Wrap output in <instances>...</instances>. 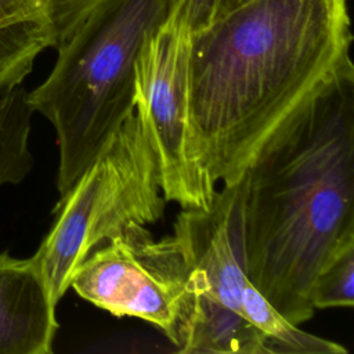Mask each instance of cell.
Listing matches in <instances>:
<instances>
[{
    "label": "cell",
    "instance_id": "obj_10",
    "mask_svg": "<svg viewBox=\"0 0 354 354\" xmlns=\"http://www.w3.org/2000/svg\"><path fill=\"white\" fill-rule=\"evenodd\" d=\"M55 35L40 0H0V90L19 86Z\"/></svg>",
    "mask_w": 354,
    "mask_h": 354
},
{
    "label": "cell",
    "instance_id": "obj_14",
    "mask_svg": "<svg viewBox=\"0 0 354 354\" xmlns=\"http://www.w3.org/2000/svg\"><path fill=\"white\" fill-rule=\"evenodd\" d=\"M177 1V0H176ZM188 12L192 32L207 26L223 14L231 11L246 0H183Z\"/></svg>",
    "mask_w": 354,
    "mask_h": 354
},
{
    "label": "cell",
    "instance_id": "obj_2",
    "mask_svg": "<svg viewBox=\"0 0 354 354\" xmlns=\"http://www.w3.org/2000/svg\"><path fill=\"white\" fill-rule=\"evenodd\" d=\"M245 173L248 275L299 326L315 311V275L354 241V76L313 100Z\"/></svg>",
    "mask_w": 354,
    "mask_h": 354
},
{
    "label": "cell",
    "instance_id": "obj_11",
    "mask_svg": "<svg viewBox=\"0 0 354 354\" xmlns=\"http://www.w3.org/2000/svg\"><path fill=\"white\" fill-rule=\"evenodd\" d=\"M33 112L21 84L0 90V187L18 184L33 166L29 149Z\"/></svg>",
    "mask_w": 354,
    "mask_h": 354
},
{
    "label": "cell",
    "instance_id": "obj_1",
    "mask_svg": "<svg viewBox=\"0 0 354 354\" xmlns=\"http://www.w3.org/2000/svg\"><path fill=\"white\" fill-rule=\"evenodd\" d=\"M348 0H246L191 36V142L223 185L313 100L354 76Z\"/></svg>",
    "mask_w": 354,
    "mask_h": 354
},
{
    "label": "cell",
    "instance_id": "obj_3",
    "mask_svg": "<svg viewBox=\"0 0 354 354\" xmlns=\"http://www.w3.org/2000/svg\"><path fill=\"white\" fill-rule=\"evenodd\" d=\"M174 3L102 0L55 47L58 57L47 79L28 91L33 111L57 134L61 196L134 112L137 57Z\"/></svg>",
    "mask_w": 354,
    "mask_h": 354
},
{
    "label": "cell",
    "instance_id": "obj_4",
    "mask_svg": "<svg viewBox=\"0 0 354 354\" xmlns=\"http://www.w3.org/2000/svg\"><path fill=\"white\" fill-rule=\"evenodd\" d=\"M165 205L153 151L133 112L61 196L54 224L32 256L53 301L62 299L93 250L129 225L156 223Z\"/></svg>",
    "mask_w": 354,
    "mask_h": 354
},
{
    "label": "cell",
    "instance_id": "obj_13",
    "mask_svg": "<svg viewBox=\"0 0 354 354\" xmlns=\"http://www.w3.org/2000/svg\"><path fill=\"white\" fill-rule=\"evenodd\" d=\"M50 17L55 47L64 41L86 15L102 0H40Z\"/></svg>",
    "mask_w": 354,
    "mask_h": 354
},
{
    "label": "cell",
    "instance_id": "obj_9",
    "mask_svg": "<svg viewBox=\"0 0 354 354\" xmlns=\"http://www.w3.org/2000/svg\"><path fill=\"white\" fill-rule=\"evenodd\" d=\"M176 350L185 354H271L256 325L194 283L189 310Z\"/></svg>",
    "mask_w": 354,
    "mask_h": 354
},
{
    "label": "cell",
    "instance_id": "obj_6",
    "mask_svg": "<svg viewBox=\"0 0 354 354\" xmlns=\"http://www.w3.org/2000/svg\"><path fill=\"white\" fill-rule=\"evenodd\" d=\"M246 183L243 173L223 185L209 207L177 214L173 236L191 267L192 283L256 325L271 354H346L342 344L288 322L250 281L243 235Z\"/></svg>",
    "mask_w": 354,
    "mask_h": 354
},
{
    "label": "cell",
    "instance_id": "obj_8",
    "mask_svg": "<svg viewBox=\"0 0 354 354\" xmlns=\"http://www.w3.org/2000/svg\"><path fill=\"white\" fill-rule=\"evenodd\" d=\"M55 306L32 257L0 253V354H50Z\"/></svg>",
    "mask_w": 354,
    "mask_h": 354
},
{
    "label": "cell",
    "instance_id": "obj_12",
    "mask_svg": "<svg viewBox=\"0 0 354 354\" xmlns=\"http://www.w3.org/2000/svg\"><path fill=\"white\" fill-rule=\"evenodd\" d=\"M310 297L315 310L353 307L354 241L340 246L321 267L314 278Z\"/></svg>",
    "mask_w": 354,
    "mask_h": 354
},
{
    "label": "cell",
    "instance_id": "obj_7",
    "mask_svg": "<svg viewBox=\"0 0 354 354\" xmlns=\"http://www.w3.org/2000/svg\"><path fill=\"white\" fill-rule=\"evenodd\" d=\"M71 288L112 315L149 322L178 347L192 275L173 235L153 239L147 225H129L86 257Z\"/></svg>",
    "mask_w": 354,
    "mask_h": 354
},
{
    "label": "cell",
    "instance_id": "obj_5",
    "mask_svg": "<svg viewBox=\"0 0 354 354\" xmlns=\"http://www.w3.org/2000/svg\"><path fill=\"white\" fill-rule=\"evenodd\" d=\"M191 36L185 4L177 0L137 57L134 112L153 151L166 202L206 209L217 189L191 142Z\"/></svg>",
    "mask_w": 354,
    "mask_h": 354
}]
</instances>
